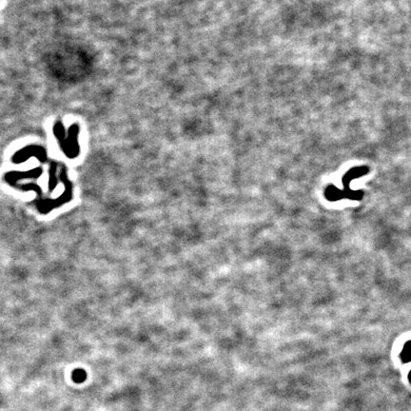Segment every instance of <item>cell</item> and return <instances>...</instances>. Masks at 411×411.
Returning a JSON list of instances; mask_svg holds the SVG:
<instances>
[{"label":"cell","instance_id":"obj_3","mask_svg":"<svg viewBox=\"0 0 411 411\" xmlns=\"http://www.w3.org/2000/svg\"><path fill=\"white\" fill-rule=\"evenodd\" d=\"M84 378H85V372H83L81 370L75 371V372L73 373V379H74V381H76V382H81Z\"/></svg>","mask_w":411,"mask_h":411},{"label":"cell","instance_id":"obj_2","mask_svg":"<svg viewBox=\"0 0 411 411\" xmlns=\"http://www.w3.org/2000/svg\"><path fill=\"white\" fill-rule=\"evenodd\" d=\"M30 156H35L39 158L41 161L46 159V150L38 145H30L26 148L22 149L21 151L16 152L13 157V161L15 163H20L25 161Z\"/></svg>","mask_w":411,"mask_h":411},{"label":"cell","instance_id":"obj_1","mask_svg":"<svg viewBox=\"0 0 411 411\" xmlns=\"http://www.w3.org/2000/svg\"><path fill=\"white\" fill-rule=\"evenodd\" d=\"M53 133L60 147L68 156L72 157L77 154L79 134V127L77 124H73L68 128V136H66V131L63 124L60 121H57L53 127Z\"/></svg>","mask_w":411,"mask_h":411}]
</instances>
